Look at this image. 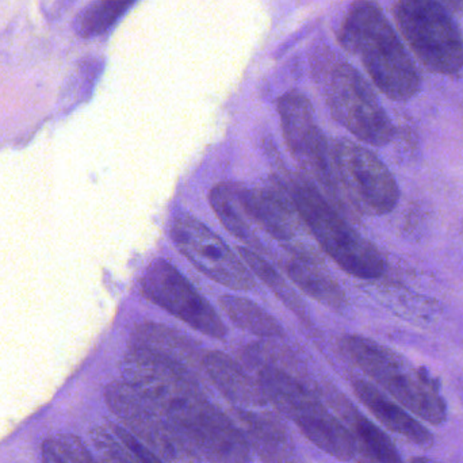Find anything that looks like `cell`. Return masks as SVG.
<instances>
[{
    "label": "cell",
    "mask_w": 463,
    "mask_h": 463,
    "mask_svg": "<svg viewBox=\"0 0 463 463\" xmlns=\"http://www.w3.org/2000/svg\"><path fill=\"white\" fill-rule=\"evenodd\" d=\"M288 278L307 296L331 309H342L345 294L339 283L321 269L317 258L307 250H293L286 260Z\"/></svg>",
    "instance_id": "17"
},
{
    "label": "cell",
    "mask_w": 463,
    "mask_h": 463,
    "mask_svg": "<svg viewBox=\"0 0 463 463\" xmlns=\"http://www.w3.org/2000/svg\"><path fill=\"white\" fill-rule=\"evenodd\" d=\"M302 434L320 450L339 461L355 458V438L348 427L335 418L321 402L294 419Z\"/></svg>",
    "instance_id": "14"
},
{
    "label": "cell",
    "mask_w": 463,
    "mask_h": 463,
    "mask_svg": "<svg viewBox=\"0 0 463 463\" xmlns=\"http://www.w3.org/2000/svg\"><path fill=\"white\" fill-rule=\"evenodd\" d=\"M140 290L152 304L206 336L216 339L227 336V326L214 307L170 261L163 259L152 261L141 278Z\"/></svg>",
    "instance_id": "10"
},
{
    "label": "cell",
    "mask_w": 463,
    "mask_h": 463,
    "mask_svg": "<svg viewBox=\"0 0 463 463\" xmlns=\"http://www.w3.org/2000/svg\"><path fill=\"white\" fill-rule=\"evenodd\" d=\"M451 13H459L463 10V0H439Z\"/></svg>",
    "instance_id": "27"
},
{
    "label": "cell",
    "mask_w": 463,
    "mask_h": 463,
    "mask_svg": "<svg viewBox=\"0 0 463 463\" xmlns=\"http://www.w3.org/2000/svg\"><path fill=\"white\" fill-rule=\"evenodd\" d=\"M359 463H404L388 435L358 412L350 418Z\"/></svg>",
    "instance_id": "20"
},
{
    "label": "cell",
    "mask_w": 463,
    "mask_h": 463,
    "mask_svg": "<svg viewBox=\"0 0 463 463\" xmlns=\"http://www.w3.org/2000/svg\"><path fill=\"white\" fill-rule=\"evenodd\" d=\"M335 175L351 205L367 216H383L396 209L399 184L389 168L366 146L339 140L332 148Z\"/></svg>",
    "instance_id": "7"
},
{
    "label": "cell",
    "mask_w": 463,
    "mask_h": 463,
    "mask_svg": "<svg viewBox=\"0 0 463 463\" xmlns=\"http://www.w3.org/2000/svg\"><path fill=\"white\" fill-rule=\"evenodd\" d=\"M92 442L105 463H140L135 454L108 429H97L91 434Z\"/></svg>",
    "instance_id": "25"
},
{
    "label": "cell",
    "mask_w": 463,
    "mask_h": 463,
    "mask_svg": "<svg viewBox=\"0 0 463 463\" xmlns=\"http://www.w3.org/2000/svg\"><path fill=\"white\" fill-rule=\"evenodd\" d=\"M201 457L212 463H248L250 448L241 430L205 394L186 400L167 413Z\"/></svg>",
    "instance_id": "9"
},
{
    "label": "cell",
    "mask_w": 463,
    "mask_h": 463,
    "mask_svg": "<svg viewBox=\"0 0 463 463\" xmlns=\"http://www.w3.org/2000/svg\"><path fill=\"white\" fill-rule=\"evenodd\" d=\"M342 345L362 372L413 415L434 426L446 420L445 400L426 373L412 369L393 351L359 335L343 337Z\"/></svg>",
    "instance_id": "4"
},
{
    "label": "cell",
    "mask_w": 463,
    "mask_h": 463,
    "mask_svg": "<svg viewBox=\"0 0 463 463\" xmlns=\"http://www.w3.org/2000/svg\"><path fill=\"white\" fill-rule=\"evenodd\" d=\"M130 345L144 348L163 358L170 359L193 373L195 369H203L205 354H201L198 345L184 335L162 324L146 323L136 326Z\"/></svg>",
    "instance_id": "18"
},
{
    "label": "cell",
    "mask_w": 463,
    "mask_h": 463,
    "mask_svg": "<svg viewBox=\"0 0 463 463\" xmlns=\"http://www.w3.org/2000/svg\"><path fill=\"white\" fill-rule=\"evenodd\" d=\"M43 463H98L78 437L54 435L43 445Z\"/></svg>",
    "instance_id": "24"
},
{
    "label": "cell",
    "mask_w": 463,
    "mask_h": 463,
    "mask_svg": "<svg viewBox=\"0 0 463 463\" xmlns=\"http://www.w3.org/2000/svg\"><path fill=\"white\" fill-rule=\"evenodd\" d=\"M280 127L286 144L307 178L323 194L340 206V187L335 175L329 146L320 127L316 124L315 111L309 99L298 91H290L278 100Z\"/></svg>",
    "instance_id": "8"
},
{
    "label": "cell",
    "mask_w": 463,
    "mask_h": 463,
    "mask_svg": "<svg viewBox=\"0 0 463 463\" xmlns=\"http://www.w3.org/2000/svg\"><path fill=\"white\" fill-rule=\"evenodd\" d=\"M220 305L225 315L239 328L259 337H280L285 335L282 326L258 304L242 297L224 296Z\"/></svg>",
    "instance_id": "21"
},
{
    "label": "cell",
    "mask_w": 463,
    "mask_h": 463,
    "mask_svg": "<svg viewBox=\"0 0 463 463\" xmlns=\"http://www.w3.org/2000/svg\"><path fill=\"white\" fill-rule=\"evenodd\" d=\"M245 209L250 222L278 241L290 242L299 231L298 212L294 208L288 193L269 189H244L242 193Z\"/></svg>",
    "instance_id": "12"
},
{
    "label": "cell",
    "mask_w": 463,
    "mask_h": 463,
    "mask_svg": "<svg viewBox=\"0 0 463 463\" xmlns=\"http://www.w3.org/2000/svg\"><path fill=\"white\" fill-rule=\"evenodd\" d=\"M240 258L244 260L245 266L250 267V271L255 272L275 294L278 298L288 305L301 320H307V312H305L304 304L299 301L298 297L294 293L293 288L285 282L282 277L275 271L274 267L261 258L255 250L248 248H239Z\"/></svg>",
    "instance_id": "22"
},
{
    "label": "cell",
    "mask_w": 463,
    "mask_h": 463,
    "mask_svg": "<svg viewBox=\"0 0 463 463\" xmlns=\"http://www.w3.org/2000/svg\"><path fill=\"white\" fill-rule=\"evenodd\" d=\"M106 404L122 427L167 463H200L201 456L186 435L159 408L128 383L106 388Z\"/></svg>",
    "instance_id": "6"
},
{
    "label": "cell",
    "mask_w": 463,
    "mask_h": 463,
    "mask_svg": "<svg viewBox=\"0 0 463 463\" xmlns=\"http://www.w3.org/2000/svg\"><path fill=\"white\" fill-rule=\"evenodd\" d=\"M111 431H113L114 434L118 437V439L135 454L136 458H137L140 463H167L163 461L162 458H159L156 454L152 453L146 445H143L140 440L136 439L124 427L111 426Z\"/></svg>",
    "instance_id": "26"
},
{
    "label": "cell",
    "mask_w": 463,
    "mask_h": 463,
    "mask_svg": "<svg viewBox=\"0 0 463 463\" xmlns=\"http://www.w3.org/2000/svg\"><path fill=\"white\" fill-rule=\"evenodd\" d=\"M316 78L334 118L362 143L383 146L394 137V127L364 76L334 54H320Z\"/></svg>",
    "instance_id": "3"
},
{
    "label": "cell",
    "mask_w": 463,
    "mask_h": 463,
    "mask_svg": "<svg viewBox=\"0 0 463 463\" xmlns=\"http://www.w3.org/2000/svg\"><path fill=\"white\" fill-rule=\"evenodd\" d=\"M136 0H95L76 22V30L84 38L108 32Z\"/></svg>",
    "instance_id": "23"
},
{
    "label": "cell",
    "mask_w": 463,
    "mask_h": 463,
    "mask_svg": "<svg viewBox=\"0 0 463 463\" xmlns=\"http://www.w3.org/2000/svg\"><path fill=\"white\" fill-rule=\"evenodd\" d=\"M412 463H439L437 461H434V459H429V458H415L413 459Z\"/></svg>",
    "instance_id": "28"
},
{
    "label": "cell",
    "mask_w": 463,
    "mask_h": 463,
    "mask_svg": "<svg viewBox=\"0 0 463 463\" xmlns=\"http://www.w3.org/2000/svg\"><path fill=\"white\" fill-rule=\"evenodd\" d=\"M242 434L264 463H299L296 446L288 430L274 416L256 411L237 410Z\"/></svg>",
    "instance_id": "13"
},
{
    "label": "cell",
    "mask_w": 463,
    "mask_h": 463,
    "mask_svg": "<svg viewBox=\"0 0 463 463\" xmlns=\"http://www.w3.org/2000/svg\"><path fill=\"white\" fill-rule=\"evenodd\" d=\"M340 43L361 60L373 83L386 97L404 102L418 94V68L375 3L356 0L351 5L340 29Z\"/></svg>",
    "instance_id": "1"
},
{
    "label": "cell",
    "mask_w": 463,
    "mask_h": 463,
    "mask_svg": "<svg viewBox=\"0 0 463 463\" xmlns=\"http://www.w3.org/2000/svg\"><path fill=\"white\" fill-rule=\"evenodd\" d=\"M242 193L244 187L239 184H220L212 189L209 201L225 230L241 241L256 248L259 247V241L250 231V219L245 209Z\"/></svg>",
    "instance_id": "19"
},
{
    "label": "cell",
    "mask_w": 463,
    "mask_h": 463,
    "mask_svg": "<svg viewBox=\"0 0 463 463\" xmlns=\"http://www.w3.org/2000/svg\"><path fill=\"white\" fill-rule=\"evenodd\" d=\"M354 392L361 400L362 404L391 431L402 435L405 439L420 448H430L434 438L429 430L419 423L407 411L402 410L396 402L389 400L383 392L364 380L354 381Z\"/></svg>",
    "instance_id": "16"
},
{
    "label": "cell",
    "mask_w": 463,
    "mask_h": 463,
    "mask_svg": "<svg viewBox=\"0 0 463 463\" xmlns=\"http://www.w3.org/2000/svg\"><path fill=\"white\" fill-rule=\"evenodd\" d=\"M288 197L307 230L340 269L361 279H377L386 269L380 250L354 230L310 179L291 178Z\"/></svg>",
    "instance_id": "2"
},
{
    "label": "cell",
    "mask_w": 463,
    "mask_h": 463,
    "mask_svg": "<svg viewBox=\"0 0 463 463\" xmlns=\"http://www.w3.org/2000/svg\"><path fill=\"white\" fill-rule=\"evenodd\" d=\"M170 231L176 248L206 277L233 290L255 288V279L242 259L200 220L192 214H178Z\"/></svg>",
    "instance_id": "11"
},
{
    "label": "cell",
    "mask_w": 463,
    "mask_h": 463,
    "mask_svg": "<svg viewBox=\"0 0 463 463\" xmlns=\"http://www.w3.org/2000/svg\"><path fill=\"white\" fill-rule=\"evenodd\" d=\"M393 14L402 38L427 71L446 76L461 72V29L439 0H399Z\"/></svg>",
    "instance_id": "5"
},
{
    "label": "cell",
    "mask_w": 463,
    "mask_h": 463,
    "mask_svg": "<svg viewBox=\"0 0 463 463\" xmlns=\"http://www.w3.org/2000/svg\"><path fill=\"white\" fill-rule=\"evenodd\" d=\"M203 370L213 385L242 410L266 404L258 381H253L227 354L220 351L205 353Z\"/></svg>",
    "instance_id": "15"
}]
</instances>
